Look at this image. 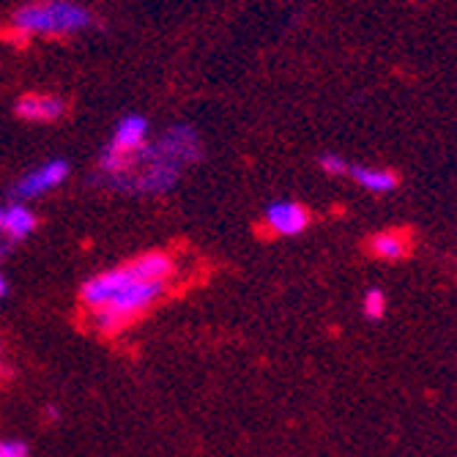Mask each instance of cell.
Segmentation results:
<instances>
[{"instance_id": "7c38bea8", "label": "cell", "mask_w": 457, "mask_h": 457, "mask_svg": "<svg viewBox=\"0 0 457 457\" xmlns=\"http://www.w3.org/2000/svg\"><path fill=\"white\" fill-rule=\"evenodd\" d=\"M318 164H320V170L326 173V176H348V170H351V164L345 162V156H340V154H323L320 159H318Z\"/></svg>"}, {"instance_id": "4fadbf2b", "label": "cell", "mask_w": 457, "mask_h": 457, "mask_svg": "<svg viewBox=\"0 0 457 457\" xmlns=\"http://www.w3.org/2000/svg\"><path fill=\"white\" fill-rule=\"evenodd\" d=\"M0 457H30V449L22 438H0Z\"/></svg>"}, {"instance_id": "52a82bcc", "label": "cell", "mask_w": 457, "mask_h": 457, "mask_svg": "<svg viewBox=\"0 0 457 457\" xmlns=\"http://www.w3.org/2000/svg\"><path fill=\"white\" fill-rule=\"evenodd\" d=\"M38 220L36 214L28 209V203H4L0 205V238H4L9 246L25 241L33 230H36Z\"/></svg>"}, {"instance_id": "30bf717a", "label": "cell", "mask_w": 457, "mask_h": 457, "mask_svg": "<svg viewBox=\"0 0 457 457\" xmlns=\"http://www.w3.org/2000/svg\"><path fill=\"white\" fill-rule=\"evenodd\" d=\"M408 249H411L408 238L403 233H397V230H381V233H376L370 238V253L376 255L378 261H389V263L403 261L408 255Z\"/></svg>"}, {"instance_id": "2e32d148", "label": "cell", "mask_w": 457, "mask_h": 457, "mask_svg": "<svg viewBox=\"0 0 457 457\" xmlns=\"http://www.w3.org/2000/svg\"><path fill=\"white\" fill-rule=\"evenodd\" d=\"M0 359H4V337H0Z\"/></svg>"}, {"instance_id": "5bb4252c", "label": "cell", "mask_w": 457, "mask_h": 457, "mask_svg": "<svg viewBox=\"0 0 457 457\" xmlns=\"http://www.w3.org/2000/svg\"><path fill=\"white\" fill-rule=\"evenodd\" d=\"M6 294H9V282H6L4 271H0V299H6Z\"/></svg>"}, {"instance_id": "8992f818", "label": "cell", "mask_w": 457, "mask_h": 457, "mask_svg": "<svg viewBox=\"0 0 457 457\" xmlns=\"http://www.w3.org/2000/svg\"><path fill=\"white\" fill-rule=\"evenodd\" d=\"M263 222H266V228L274 236L287 238V236H299V233L307 230L310 212L304 209L302 203H296V200H274V203H269V209L263 214Z\"/></svg>"}, {"instance_id": "7a4b0ae2", "label": "cell", "mask_w": 457, "mask_h": 457, "mask_svg": "<svg viewBox=\"0 0 457 457\" xmlns=\"http://www.w3.org/2000/svg\"><path fill=\"white\" fill-rule=\"evenodd\" d=\"M203 156V143L195 127H187V123H179V127H170L168 132H162L156 140H151L135 168L110 184V189L118 192H132V195H164L170 192L184 168L195 164Z\"/></svg>"}, {"instance_id": "5b68a950", "label": "cell", "mask_w": 457, "mask_h": 457, "mask_svg": "<svg viewBox=\"0 0 457 457\" xmlns=\"http://www.w3.org/2000/svg\"><path fill=\"white\" fill-rule=\"evenodd\" d=\"M66 179H69V162L66 159H47V162L36 164L33 170H28L20 181H14V187L9 189V197L14 203H28V200L41 197V195H50Z\"/></svg>"}, {"instance_id": "3957f363", "label": "cell", "mask_w": 457, "mask_h": 457, "mask_svg": "<svg viewBox=\"0 0 457 457\" xmlns=\"http://www.w3.org/2000/svg\"><path fill=\"white\" fill-rule=\"evenodd\" d=\"M12 25L28 36H71L88 30L94 14L77 0H33L12 14Z\"/></svg>"}, {"instance_id": "277c9868", "label": "cell", "mask_w": 457, "mask_h": 457, "mask_svg": "<svg viewBox=\"0 0 457 457\" xmlns=\"http://www.w3.org/2000/svg\"><path fill=\"white\" fill-rule=\"evenodd\" d=\"M148 132H151L148 118L140 112H129L115 123L112 137L99 156V179L107 187L135 168L143 148L148 145Z\"/></svg>"}, {"instance_id": "8fae6325", "label": "cell", "mask_w": 457, "mask_h": 457, "mask_svg": "<svg viewBox=\"0 0 457 457\" xmlns=\"http://www.w3.org/2000/svg\"><path fill=\"white\" fill-rule=\"evenodd\" d=\"M386 294L381 287H367L364 290V296H361V312H364V318H370V320H381L384 315H386Z\"/></svg>"}, {"instance_id": "ba28073f", "label": "cell", "mask_w": 457, "mask_h": 457, "mask_svg": "<svg viewBox=\"0 0 457 457\" xmlns=\"http://www.w3.org/2000/svg\"><path fill=\"white\" fill-rule=\"evenodd\" d=\"M14 112L28 123H53L66 112V102L53 94H25L17 99Z\"/></svg>"}, {"instance_id": "9c48e42d", "label": "cell", "mask_w": 457, "mask_h": 457, "mask_svg": "<svg viewBox=\"0 0 457 457\" xmlns=\"http://www.w3.org/2000/svg\"><path fill=\"white\" fill-rule=\"evenodd\" d=\"M348 176L372 195H386L397 189V176L386 168H372V164H351Z\"/></svg>"}, {"instance_id": "6da1fadb", "label": "cell", "mask_w": 457, "mask_h": 457, "mask_svg": "<svg viewBox=\"0 0 457 457\" xmlns=\"http://www.w3.org/2000/svg\"><path fill=\"white\" fill-rule=\"evenodd\" d=\"M173 271L176 266L168 253H145L129 263L91 277L82 285L79 299L88 307L96 328L112 335L164 296Z\"/></svg>"}, {"instance_id": "9a60e30c", "label": "cell", "mask_w": 457, "mask_h": 457, "mask_svg": "<svg viewBox=\"0 0 457 457\" xmlns=\"http://www.w3.org/2000/svg\"><path fill=\"white\" fill-rule=\"evenodd\" d=\"M6 249H9V244H6L4 238H0V258H4V255H6Z\"/></svg>"}]
</instances>
